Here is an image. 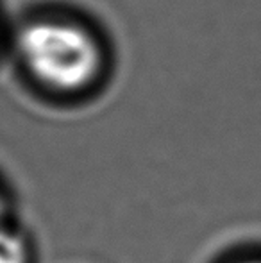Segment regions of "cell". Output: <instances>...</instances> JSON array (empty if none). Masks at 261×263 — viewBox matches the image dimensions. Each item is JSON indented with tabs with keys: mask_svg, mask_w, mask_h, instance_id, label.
<instances>
[{
	"mask_svg": "<svg viewBox=\"0 0 261 263\" xmlns=\"http://www.w3.org/2000/svg\"><path fill=\"white\" fill-rule=\"evenodd\" d=\"M18 54L36 83L57 95H77L98 83L106 55L95 34L75 20L39 18L18 34Z\"/></svg>",
	"mask_w": 261,
	"mask_h": 263,
	"instance_id": "cell-1",
	"label": "cell"
},
{
	"mask_svg": "<svg viewBox=\"0 0 261 263\" xmlns=\"http://www.w3.org/2000/svg\"><path fill=\"white\" fill-rule=\"evenodd\" d=\"M0 263H27L24 240L4 224H0Z\"/></svg>",
	"mask_w": 261,
	"mask_h": 263,
	"instance_id": "cell-2",
	"label": "cell"
},
{
	"mask_svg": "<svg viewBox=\"0 0 261 263\" xmlns=\"http://www.w3.org/2000/svg\"><path fill=\"white\" fill-rule=\"evenodd\" d=\"M2 215H4V199L2 194H0V224H2Z\"/></svg>",
	"mask_w": 261,
	"mask_h": 263,
	"instance_id": "cell-3",
	"label": "cell"
},
{
	"mask_svg": "<svg viewBox=\"0 0 261 263\" xmlns=\"http://www.w3.org/2000/svg\"><path fill=\"white\" fill-rule=\"evenodd\" d=\"M244 263H261V261H244Z\"/></svg>",
	"mask_w": 261,
	"mask_h": 263,
	"instance_id": "cell-4",
	"label": "cell"
}]
</instances>
